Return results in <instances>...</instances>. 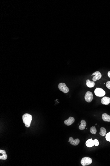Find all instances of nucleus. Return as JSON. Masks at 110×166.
<instances>
[{
  "mask_svg": "<svg viewBox=\"0 0 110 166\" xmlns=\"http://www.w3.org/2000/svg\"><path fill=\"white\" fill-rule=\"evenodd\" d=\"M32 119V116L28 113H25L22 116L23 122L26 127H29L31 124Z\"/></svg>",
  "mask_w": 110,
  "mask_h": 166,
  "instance_id": "1",
  "label": "nucleus"
},
{
  "mask_svg": "<svg viewBox=\"0 0 110 166\" xmlns=\"http://www.w3.org/2000/svg\"><path fill=\"white\" fill-rule=\"evenodd\" d=\"M92 159L89 157H85L81 160V164L82 166H86L90 165L92 163Z\"/></svg>",
  "mask_w": 110,
  "mask_h": 166,
  "instance_id": "2",
  "label": "nucleus"
},
{
  "mask_svg": "<svg viewBox=\"0 0 110 166\" xmlns=\"http://www.w3.org/2000/svg\"><path fill=\"white\" fill-rule=\"evenodd\" d=\"M94 93L96 96L98 97H102L106 95L105 91L101 88H96L94 91Z\"/></svg>",
  "mask_w": 110,
  "mask_h": 166,
  "instance_id": "3",
  "label": "nucleus"
},
{
  "mask_svg": "<svg viewBox=\"0 0 110 166\" xmlns=\"http://www.w3.org/2000/svg\"><path fill=\"white\" fill-rule=\"evenodd\" d=\"M58 88L60 91L64 93H67L69 92V89L67 86L65 84L63 83H59L58 86Z\"/></svg>",
  "mask_w": 110,
  "mask_h": 166,
  "instance_id": "4",
  "label": "nucleus"
},
{
  "mask_svg": "<svg viewBox=\"0 0 110 166\" xmlns=\"http://www.w3.org/2000/svg\"><path fill=\"white\" fill-rule=\"evenodd\" d=\"M85 100L88 103L92 102L93 99V95L92 92L88 91L86 92L85 96Z\"/></svg>",
  "mask_w": 110,
  "mask_h": 166,
  "instance_id": "5",
  "label": "nucleus"
},
{
  "mask_svg": "<svg viewBox=\"0 0 110 166\" xmlns=\"http://www.w3.org/2000/svg\"><path fill=\"white\" fill-rule=\"evenodd\" d=\"M94 76L93 78V80L94 82L100 80L102 77V74L99 71H96L94 73L91 75V76Z\"/></svg>",
  "mask_w": 110,
  "mask_h": 166,
  "instance_id": "6",
  "label": "nucleus"
},
{
  "mask_svg": "<svg viewBox=\"0 0 110 166\" xmlns=\"http://www.w3.org/2000/svg\"><path fill=\"white\" fill-rule=\"evenodd\" d=\"M68 142H70V144H72L73 145L77 146L79 144L80 142V140L78 139L74 140L72 137H70L69 138V140Z\"/></svg>",
  "mask_w": 110,
  "mask_h": 166,
  "instance_id": "7",
  "label": "nucleus"
},
{
  "mask_svg": "<svg viewBox=\"0 0 110 166\" xmlns=\"http://www.w3.org/2000/svg\"><path fill=\"white\" fill-rule=\"evenodd\" d=\"M75 120L74 117H70L68 119L64 121V124L67 126H70L73 124V123L74 122Z\"/></svg>",
  "mask_w": 110,
  "mask_h": 166,
  "instance_id": "8",
  "label": "nucleus"
},
{
  "mask_svg": "<svg viewBox=\"0 0 110 166\" xmlns=\"http://www.w3.org/2000/svg\"><path fill=\"white\" fill-rule=\"evenodd\" d=\"M101 103L103 105H108L110 103V98L104 97L101 99Z\"/></svg>",
  "mask_w": 110,
  "mask_h": 166,
  "instance_id": "9",
  "label": "nucleus"
},
{
  "mask_svg": "<svg viewBox=\"0 0 110 166\" xmlns=\"http://www.w3.org/2000/svg\"><path fill=\"white\" fill-rule=\"evenodd\" d=\"M0 159L5 160L7 159V156L6 154V152L5 150H0Z\"/></svg>",
  "mask_w": 110,
  "mask_h": 166,
  "instance_id": "10",
  "label": "nucleus"
},
{
  "mask_svg": "<svg viewBox=\"0 0 110 166\" xmlns=\"http://www.w3.org/2000/svg\"><path fill=\"white\" fill-rule=\"evenodd\" d=\"M86 145L87 147L89 148L93 147L94 145V140H92V138L91 139H89L88 140L86 141Z\"/></svg>",
  "mask_w": 110,
  "mask_h": 166,
  "instance_id": "11",
  "label": "nucleus"
},
{
  "mask_svg": "<svg viewBox=\"0 0 110 166\" xmlns=\"http://www.w3.org/2000/svg\"><path fill=\"white\" fill-rule=\"evenodd\" d=\"M102 119L103 120L106 122H110V115L107 113H103L102 115Z\"/></svg>",
  "mask_w": 110,
  "mask_h": 166,
  "instance_id": "12",
  "label": "nucleus"
},
{
  "mask_svg": "<svg viewBox=\"0 0 110 166\" xmlns=\"http://www.w3.org/2000/svg\"><path fill=\"white\" fill-rule=\"evenodd\" d=\"M86 85L89 88L93 87L95 85V83L93 81H91L89 80H87L86 82Z\"/></svg>",
  "mask_w": 110,
  "mask_h": 166,
  "instance_id": "13",
  "label": "nucleus"
},
{
  "mask_svg": "<svg viewBox=\"0 0 110 166\" xmlns=\"http://www.w3.org/2000/svg\"><path fill=\"white\" fill-rule=\"evenodd\" d=\"M81 124L79 125V129L81 130H84L86 126V122L84 120H81Z\"/></svg>",
  "mask_w": 110,
  "mask_h": 166,
  "instance_id": "14",
  "label": "nucleus"
},
{
  "mask_svg": "<svg viewBox=\"0 0 110 166\" xmlns=\"http://www.w3.org/2000/svg\"><path fill=\"white\" fill-rule=\"evenodd\" d=\"M100 131L99 134L103 137L105 136L106 134V130L104 127H101L100 129Z\"/></svg>",
  "mask_w": 110,
  "mask_h": 166,
  "instance_id": "15",
  "label": "nucleus"
},
{
  "mask_svg": "<svg viewBox=\"0 0 110 166\" xmlns=\"http://www.w3.org/2000/svg\"><path fill=\"white\" fill-rule=\"evenodd\" d=\"M90 132L92 134H95L97 133V130L95 126H92L90 129Z\"/></svg>",
  "mask_w": 110,
  "mask_h": 166,
  "instance_id": "16",
  "label": "nucleus"
},
{
  "mask_svg": "<svg viewBox=\"0 0 110 166\" xmlns=\"http://www.w3.org/2000/svg\"><path fill=\"white\" fill-rule=\"evenodd\" d=\"M106 139L107 141L110 142V132L106 134Z\"/></svg>",
  "mask_w": 110,
  "mask_h": 166,
  "instance_id": "17",
  "label": "nucleus"
},
{
  "mask_svg": "<svg viewBox=\"0 0 110 166\" xmlns=\"http://www.w3.org/2000/svg\"><path fill=\"white\" fill-rule=\"evenodd\" d=\"M94 145L96 146H98L99 145V141L97 139H95L94 140Z\"/></svg>",
  "mask_w": 110,
  "mask_h": 166,
  "instance_id": "18",
  "label": "nucleus"
},
{
  "mask_svg": "<svg viewBox=\"0 0 110 166\" xmlns=\"http://www.w3.org/2000/svg\"><path fill=\"white\" fill-rule=\"evenodd\" d=\"M106 85L107 88L110 90V81H108L106 82Z\"/></svg>",
  "mask_w": 110,
  "mask_h": 166,
  "instance_id": "19",
  "label": "nucleus"
},
{
  "mask_svg": "<svg viewBox=\"0 0 110 166\" xmlns=\"http://www.w3.org/2000/svg\"><path fill=\"white\" fill-rule=\"evenodd\" d=\"M107 75L108 77L110 78V71H109L107 73Z\"/></svg>",
  "mask_w": 110,
  "mask_h": 166,
  "instance_id": "20",
  "label": "nucleus"
},
{
  "mask_svg": "<svg viewBox=\"0 0 110 166\" xmlns=\"http://www.w3.org/2000/svg\"><path fill=\"white\" fill-rule=\"evenodd\" d=\"M95 125H97V124H96Z\"/></svg>",
  "mask_w": 110,
  "mask_h": 166,
  "instance_id": "21",
  "label": "nucleus"
}]
</instances>
